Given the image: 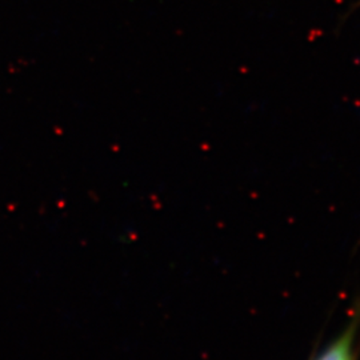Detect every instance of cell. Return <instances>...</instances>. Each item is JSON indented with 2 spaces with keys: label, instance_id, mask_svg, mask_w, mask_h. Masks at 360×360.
<instances>
[{
  "label": "cell",
  "instance_id": "obj_1",
  "mask_svg": "<svg viewBox=\"0 0 360 360\" xmlns=\"http://www.w3.org/2000/svg\"><path fill=\"white\" fill-rule=\"evenodd\" d=\"M315 360H354L352 331H347L342 335Z\"/></svg>",
  "mask_w": 360,
  "mask_h": 360
}]
</instances>
